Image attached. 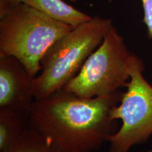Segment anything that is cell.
Segmentation results:
<instances>
[{"instance_id": "6da1fadb", "label": "cell", "mask_w": 152, "mask_h": 152, "mask_svg": "<svg viewBox=\"0 0 152 152\" xmlns=\"http://www.w3.org/2000/svg\"><path fill=\"white\" fill-rule=\"evenodd\" d=\"M121 91L109 96L82 98L58 90L35 99L28 117V128L40 134L60 152H91L99 149L115 132L111 111Z\"/></svg>"}, {"instance_id": "7a4b0ae2", "label": "cell", "mask_w": 152, "mask_h": 152, "mask_svg": "<svg viewBox=\"0 0 152 152\" xmlns=\"http://www.w3.org/2000/svg\"><path fill=\"white\" fill-rule=\"evenodd\" d=\"M113 26L111 19L96 16L57 39L43 56L41 71L33 78L35 99L61 90L78 73Z\"/></svg>"}, {"instance_id": "3957f363", "label": "cell", "mask_w": 152, "mask_h": 152, "mask_svg": "<svg viewBox=\"0 0 152 152\" xmlns=\"http://www.w3.org/2000/svg\"><path fill=\"white\" fill-rule=\"evenodd\" d=\"M72 28L20 3L0 17V56L16 58L35 77L48 49Z\"/></svg>"}, {"instance_id": "277c9868", "label": "cell", "mask_w": 152, "mask_h": 152, "mask_svg": "<svg viewBox=\"0 0 152 152\" xmlns=\"http://www.w3.org/2000/svg\"><path fill=\"white\" fill-rule=\"evenodd\" d=\"M134 54L114 26L63 90L82 98L109 96L126 87Z\"/></svg>"}, {"instance_id": "5b68a950", "label": "cell", "mask_w": 152, "mask_h": 152, "mask_svg": "<svg viewBox=\"0 0 152 152\" xmlns=\"http://www.w3.org/2000/svg\"><path fill=\"white\" fill-rule=\"evenodd\" d=\"M144 71L143 61L134 54L126 91L111 111L112 119H120L122 124L108 137L109 152H128L152 134V86L142 75Z\"/></svg>"}, {"instance_id": "8992f818", "label": "cell", "mask_w": 152, "mask_h": 152, "mask_svg": "<svg viewBox=\"0 0 152 152\" xmlns=\"http://www.w3.org/2000/svg\"><path fill=\"white\" fill-rule=\"evenodd\" d=\"M33 78L16 58L0 56V109L28 115L35 100Z\"/></svg>"}, {"instance_id": "52a82bcc", "label": "cell", "mask_w": 152, "mask_h": 152, "mask_svg": "<svg viewBox=\"0 0 152 152\" xmlns=\"http://www.w3.org/2000/svg\"><path fill=\"white\" fill-rule=\"evenodd\" d=\"M21 1L45 16L73 28L90 20L92 17L74 8L64 0H21Z\"/></svg>"}, {"instance_id": "ba28073f", "label": "cell", "mask_w": 152, "mask_h": 152, "mask_svg": "<svg viewBox=\"0 0 152 152\" xmlns=\"http://www.w3.org/2000/svg\"><path fill=\"white\" fill-rule=\"evenodd\" d=\"M27 114L0 109V152L14 142L28 128Z\"/></svg>"}, {"instance_id": "9c48e42d", "label": "cell", "mask_w": 152, "mask_h": 152, "mask_svg": "<svg viewBox=\"0 0 152 152\" xmlns=\"http://www.w3.org/2000/svg\"><path fill=\"white\" fill-rule=\"evenodd\" d=\"M2 152H60L48 140L32 129L28 128Z\"/></svg>"}, {"instance_id": "30bf717a", "label": "cell", "mask_w": 152, "mask_h": 152, "mask_svg": "<svg viewBox=\"0 0 152 152\" xmlns=\"http://www.w3.org/2000/svg\"><path fill=\"white\" fill-rule=\"evenodd\" d=\"M143 8V22L147 28L148 36L152 39V0H141Z\"/></svg>"}, {"instance_id": "8fae6325", "label": "cell", "mask_w": 152, "mask_h": 152, "mask_svg": "<svg viewBox=\"0 0 152 152\" xmlns=\"http://www.w3.org/2000/svg\"><path fill=\"white\" fill-rule=\"evenodd\" d=\"M20 3H22L21 0H0V17Z\"/></svg>"}, {"instance_id": "7c38bea8", "label": "cell", "mask_w": 152, "mask_h": 152, "mask_svg": "<svg viewBox=\"0 0 152 152\" xmlns=\"http://www.w3.org/2000/svg\"><path fill=\"white\" fill-rule=\"evenodd\" d=\"M68 1H71V2H76V1H77V0H68Z\"/></svg>"}, {"instance_id": "4fadbf2b", "label": "cell", "mask_w": 152, "mask_h": 152, "mask_svg": "<svg viewBox=\"0 0 152 152\" xmlns=\"http://www.w3.org/2000/svg\"><path fill=\"white\" fill-rule=\"evenodd\" d=\"M146 152H152V151H146Z\"/></svg>"}]
</instances>
